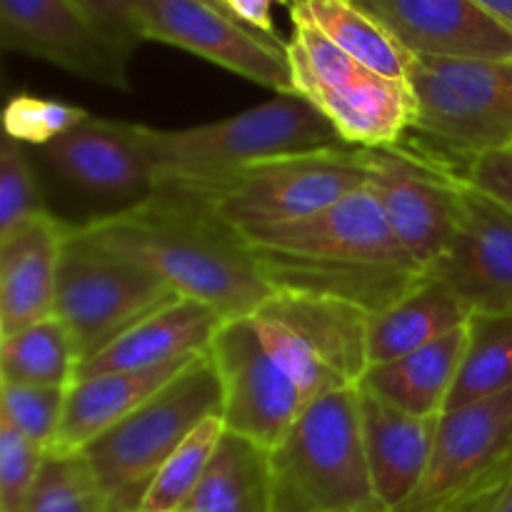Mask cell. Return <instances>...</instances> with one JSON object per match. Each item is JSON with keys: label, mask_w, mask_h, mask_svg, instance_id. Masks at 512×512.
<instances>
[{"label": "cell", "mask_w": 512, "mask_h": 512, "mask_svg": "<svg viewBox=\"0 0 512 512\" xmlns=\"http://www.w3.org/2000/svg\"><path fill=\"white\" fill-rule=\"evenodd\" d=\"M268 353L300 385L308 403L358 388L370 368V313L325 295L275 290L253 315Z\"/></svg>", "instance_id": "obj_7"}, {"label": "cell", "mask_w": 512, "mask_h": 512, "mask_svg": "<svg viewBox=\"0 0 512 512\" xmlns=\"http://www.w3.org/2000/svg\"><path fill=\"white\" fill-rule=\"evenodd\" d=\"M512 488V453L475 488L455 498L440 512H495Z\"/></svg>", "instance_id": "obj_39"}, {"label": "cell", "mask_w": 512, "mask_h": 512, "mask_svg": "<svg viewBox=\"0 0 512 512\" xmlns=\"http://www.w3.org/2000/svg\"><path fill=\"white\" fill-rule=\"evenodd\" d=\"M463 178L475 190L512 210V145L475 158L473 163L465 165Z\"/></svg>", "instance_id": "obj_38"}, {"label": "cell", "mask_w": 512, "mask_h": 512, "mask_svg": "<svg viewBox=\"0 0 512 512\" xmlns=\"http://www.w3.org/2000/svg\"><path fill=\"white\" fill-rule=\"evenodd\" d=\"M473 315H512V210L463 178L458 230L425 270Z\"/></svg>", "instance_id": "obj_13"}, {"label": "cell", "mask_w": 512, "mask_h": 512, "mask_svg": "<svg viewBox=\"0 0 512 512\" xmlns=\"http://www.w3.org/2000/svg\"><path fill=\"white\" fill-rule=\"evenodd\" d=\"M78 230L148 268L183 298L210 305L223 320L248 318L275 293L240 230L170 185Z\"/></svg>", "instance_id": "obj_1"}, {"label": "cell", "mask_w": 512, "mask_h": 512, "mask_svg": "<svg viewBox=\"0 0 512 512\" xmlns=\"http://www.w3.org/2000/svg\"><path fill=\"white\" fill-rule=\"evenodd\" d=\"M208 355L218 375L225 430L265 450L283 443L308 408V398L268 353L250 315L223 320Z\"/></svg>", "instance_id": "obj_9"}, {"label": "cell", "mask_w": 512, "mask_h": 512, "mask_svg": "<svg viewBox=\"0 0 512 512\" xmlns=\"http://www.w3.org/2000/svg\"><path fill=\"white\" fill-rule=\"evenodd\" d=\"M358 408L375 498L393 512L423 480L443 418H415L360 388Z\"/></svg>", "instance_id": "obj_20"}, {"label": "cell", "mask_w": 512, "mask_h": 512, "mask_svg": "<svg viewBox=\"0 0 512 512\" xmlns=\"http://www.w3.org/2000/svg\"><path fill=\"white\" fill-rule=\"evenodd\" d=\"M70 228L43 213L0 240V338L55 315L60 255Z\"/></svg>", "instance_id": "obj_18"}, {"label": "cell", "mask_w": 512, "mask_h": 512, "mask_svg": "<svg viewBox=\"0 0 512 512\" xmlns=\"http://www.w3.org/2000/svg\"><path fill=\"white\" fill-rule=\"evenodd\" d=\"M512 453V390L440 420L428 470L415 493L393 512H440L493 473Z\"/></svg>", "instance_id": "obj_14"}, {"label": "cell", "mask_w": 512, "mask_h": 512, "mask_svg": "<svg viewBox=\"0 0 512 512\" xmlns=\"http://www.w3.org/2000/svg\"><path fill=\"white\" fill-rule=\"evenodd\" d=\"M368 185L395 240L428 270L453 240L463 208V175L403 143L365 150Z\"/></svg>", "instance_id": "obj_10"}, {"label": "cell", "mask_w": 512, "mask_h": 512, "mask_svg": "<svg viewBox=\"0 0 512 512\" xmlns=\"http://www.w3.org/2000/svg\"><path fill=\"white\" fill-rule=\"evenodd\" d=\"M208 3H213V5H218V8H223V5H220V0H208ZM225 10V8H223Z\"/></svg>", "instance_id": "obj_43"}, {"label": "cell", "mask_w": 512, "mask_h": 512, "mask_svg": "<svg viewBox=\"0 0 512 512\" xmlns=\"http://www.w3.org/2000/svg\"><path fill=\"white\" fill-rule=\"evenodd\" d=\"M48 450L0 418V512H23Z\"/></svg>", "instance_id": "obj_36"}, {"label": "cell", "mask_w": 512, "mask_h": 512, "mask_svg": "<svg viewBox=\"0 0 512 512\" xmlns=\"http://www.w3.org/2000/svg\"><path fill=\"white\" fill-rule=\"evenodd\" d=\"M410 53L512 60V30L475 0H353Z\"/></svg>", "instance_id": "obj_16"}, {"label": "cell", "mask_w": 512, "mask_h": 512, "mask_svg": "<svg viewBox=\"0 0 512 512\" xmlns=\"http://www.w3.org/2000/svg\"><path fill=\"white\" fill-rule=\"evenodd\" d=\"M180 293L143 265L85 238L73 225L63 243L55 315L73 338L78 365Z\"/></svg>", "instance_id": "obj_8"}, {"label": "cell", "mask_w": 512, "mask_h": 512, "mask_svg": "<svg viewBox=\"0 0 512 512\" xmlns=\"http://www.w3.org/2000/svg\"><path fill=\"white\" fill-rule=\"evenodd\" d=\"M495 512H512V488H510V493L505 495V500L498 505V510H495Z\"/></svg>", "instance_id": "obj_42"}, {"label": "cell", "mask_w": 512, "mask_h": 512, "mask_svg": "<svg viewBox=\"0 0 512 512\" xmlns=\"http://www.w3.org/2000/svg\"><path fill=\"white\" fill-rule=\"evenodd\" d=\"M483 10H488L495 20L512 30V0H475Z\"/></svg>", "instance_id": "obj_41"}, {"label": "cell", "mask_w": 512, "mask_h": 512, "mask_svg": "<svg viewBox=\"0 0 512 512\" xmlns=\"http://www.w3.org/2000/svg\"><path fill=\"white\" fill-rule=\"evenodd\" d=\"M0 43L88 83L130 90L128 60L100 38L73 0H0Z\"/></svg>", "instance_id": "obj_15"}, {"label": "cell", "mask_w": 512, "mask_h": 512, "mask_svg": "<svg viewBox=\"0 0 512 512\" xmlns=\"http://www.w3.org/2000/svg\"><path fill=\"white\" fill-rule=\"evenodd\" d=\"M240 235L258 253L423 270L395 240L370 185L353 190L313 215L290 223L240 228Z\"/></svg>", "instance_id": "obj_12"}, {"label": "cell", "mask_w": 512, "mask_h": 512, "mask_svg": "<svg viewBox=\"0 0 512 512\" xmlns=\"http://www.w3.org/2000/svg\"><path fill=\"white\" fill-rule=\"evenodd\" d=\"M410 133L425 155L463 175L465 165L512 145V60L415 55Z\"/></svg>", "instance_id": "obj_4"}, {"label": "cell", "mask_w": 512, "mask_h": 512, "mask_svg": "<svg viewBox=\"0 0 512 512\" xmlns=\"http://www.w3.org/2000/svg\"><path fill=\"white\" fill-rule=\"evenodd\" d=\"M285 55L293 90L300 98H308L318 90L358 83L373 73L335 45L318 25L303 18H293V38L285 43Z\"/></svg>", "instance_id": "obj_30"}, {"label": "cell", "mask_w": 512, "mask_h": 512, "mask_svg": "<svg viewBox=\"0 0 512 512\" xmlns=\"http://www.w3.org/2000/svg\"><path fill=\"white\" fill-rule=\"evenodd\" d=\"M305 100L323 113L340 143L350 148H395L415 125V95L408 80L383 78L378 73L343 88L318 90Z\"/></svg>", "instance_id": "obj_23"}, {"label": "cell", "mask_w": 512, "mask_h": 512, "mask_svg": "<svg viewBox=\"0 0 512 512\" xmlns=\"http://www.w3.org/2000/svg\"><path fill=\"white\" fill-rule=\"evenodd\" d=\"M48 213L23 145L3 138L0 145V240L38 215Z\"/></svg>", "instance_id": "obj_35"}, {"label": "cell", "mask_w": 512, "mask_h": 512, "mask_svg": "<svg viewBox=\"0 0 512 512\" xmlns=\"http://www.w3.org/2000/svg\"><path fill=\"white\" fill-rule=\"evenodd\" d=\"M293 18L318 25L335 45L373 73L408 80L415 53H410L380 20L353 0H293Z\"/></svg>", "instance_id": "obj_27"}, {"label": "cell", "mask_w": 512, "mask_h": 512, "mask_svg": "<svg viewBox=\"0 0 512 512\" xmlns=\"http://www.w3.org/2000/svg\"><path fill=\"white\" fill-rule=\"evenodd\" d=\"M278 3H290V0H220V5L233 18H238L240 23H245L248 28L258 30L260 35L273 40H280L278 33H275L273 20V8Z\"/></svg>", "instance_id": "obj_40"}, {"label": "cell", "mask_w": 512, "mask_h": 512, "mask_svg": "<svg viewBox=\"0 0 512 512\" xmlns=\"http://www.w3.org/2000/svg\"><path fill=\"white\" fill-rule=\"evenodd\" d=\"M75 370L73 338L58 315L0 338V383L68 388Z\"/></svg>", "instance_id": "obj_28"}, {"label": "cell", "mask_w": 512, "mask_h": 512, "mask_svg": "<svg viewBox=\"0 0 512 512\" xmlns=\"http://www.w3.org/2000/svg\"><path fill=\"white\" fill-rule=\"evenodd\" d=\"M23 512H110L83 453L48 450Z\"/></svg>", "instance_id": "obj_32"}, {"label": "cell", "mask_w": 512, "mask_h": 512, "mask_svg": "<svg viewBox=\"0 0 512 512\" xmlns=\"http://www.w3.org/2000/svg\"><path fill=\"white\" fill-rule=\"evenodd\" d=\"M368 185L363 148L328 145L258 160L208 183H173L233 228L300 220ZM158 188V185H155Z\"/></svg>", "instance_id": "obj_6"}, {"label": "cell", "mask_w": 512, "mask_h": 512, "mask_svg": "<svg viewBox=\"0 0 512 512\" xmlns=\"http://www.w3.org/2000/svg\"><path fill=\"white\" fill-rule=\"evenodd\" d=\"M193 360H178V363L150 370L75 378L68 385L63 420H60L58 438L50 450H58V453L85 450L95 438H100L120 420L143 408L153 395H158L165 385L173 383Z\"/></svg>", "instance_id": "obj_22"}, {"label": "cell", "mask_w": 512, "mask_h": 512, "mask_svg": "<svg viewBox=\"0 0 512 512\" xmlns=\"http://www.w3.org/2000/svg\"><path fill=\"white\" fill-rule=\"evenodd\" d=\"M155 185L208 183L275 155L340 145L333 125L310 100L278 95L213 123L160 130L140 125Z\"/></svg>", "instance_id": "obj_2"}, {"label": "cell", "mask_w": 512, "mask_h": 512, "mask_svg": "<svg viewBox=\"0 0 512 512\" xmlns=\"http://www.w3.org/2000/svg\"><path fill=\"white\" fill-rule=\"evenodd\" d=\"M48 160L75 188L105 198L143 200L153 190V165L140 123L88 118L45 148Z\"/></svg>", "instance_id": "obj_17"}, {"label": "cell", "mask_w": 512, "mask_h": 512, "mask_svg": "<svg viewBox=\"0 0 512 512\" xmlns=\"http://www.w3.org/2000/svg\"><path fill=\"white\" fill-rule=\"evenodd\" d=\"M225 435L220 415L203 420L185 443L170 455L163 468L155 473L153 483L145 490L138 512H180L193 498L195 488L203 480L215 450Z\"/></svg>", "instance_id": "obj_31"}, {"label": "cell", "mask_w": 512, "mask_h": 512, "mask_svg": "<svg viewBox=\"0 0 512 512\" xmlns=\"http://www.w3.org/2000/svg\"><path fill=\"white\" fill-rule=\"evenodd\" d=\"M145 40L173 45L278 95H295L288 55L208 0H138Z\"/></svg>", "instance_id": "obj_11"}, {"label": "cell", "mask_w": 512, "mask_h": 512, "mask_svg": "<svg viewBox=\"0 0 512 512\" xmlns=\"http://www.w3.org/2000/svg\"><path fill=\"white\" fill-rule=\"evenodd\" d=\"M268 460L273 512H383L365 458L358 388L308 403Z\"/></svg>", "instance_id": "obj_3"}, {"label": "cell", "mask_w": 512, "mask_h": 512, "mask_svg": "<svg viewBox=\"0 0 512 512\" xmlns=\"http://www.w3.org/2000/svg\"><path fill=\"white\" fill-rule=\"evenodd\" d=\"M180 512H273L268 450L225 430L203 480Z\"/></svg>", "instance_id": "obj_26"}, {"label": "cell", "mask_w": 512, "mask_h": 512, "mask_svg": "<svg viewBox=\"0 0 512 512\" xmlns=\"http://www.w3.org/2000/svg\"><path fill=\"white\" fill-rule=\"evenodd\" d=\"M470 315L473 313L460 303V298L448 285L425 273V278L398 303L370 315V365L388 363V360L425 348L443 335L468 325Z\"/></svg>", "instance_id": "obj_25"}, {"label": "cell", "mask_w": 512, "mask_h": 512, "mask_svg": "<svg viewBox=\"0 0 512 512\" xmlns=\"http://www.w3.org/2000/svg\"><path fill=\"white\" fill-rule=\"evenodd\" d=\"M213 415H220V385L205 353L143 408L80 450L103 488L110 512H138L165 460Z\"/></svg>", "instance_id": "obj_5"}, {"label": "cell", "mask_w": 512, "mask_h": 512, "mask_svg": "<svg viewBox=\"0 0 512 512\" xmlns=\"http://www.w3.org/2000/svg\"><path fill=\"white\" fill-rule=\"evenodd\" d=\"M253 253L273 290H295V293L345 300L370 315L398 303L425 278V270L403 268V265L328 263V260L290 258V255L258 253V250Z\"/></svg>", "instance_id": "obj_21"}, {"label": "cell", "mask_w": 512, "mask_h": 512, "mask_svg": "<svg viewBox=\"0 0 512 512\" xmlns=\"http://www.w3.org/2000/svg\"><path fill=\"white\" fill-rule=\"evenodd\" d=\"M465 345L468 325L403 358L370 365L358 388L415 418H443L458 380Z\"/></svg>", "instance_id": "obj_24"}, {"label": "cell", "mask_w": 512, "mask_h": 512, "mask_svg": "<svg viewBox=\"0 0 512 512\" xmlns=\"http://www.w3.org/2000/svg\"><path fill=\"white\" fill-rule=\"evenodd\" d=\"M220 323L223 318L210 305L180 295L178 300L125 330L108 348L83 360L75 370V378L150 370L178 360H193L208 353Z\"/></svg>", "instance_id": "obj_19"}, {"label": "cell", "mask_w": 512, "mask_h": 512, "mask_svg": "<svg viewBox=\"0 0 512 512\" xmlns=\"http://www.w3.org/2000/svg\"><path fill=\"white\" fill-rule=\"evenodd\" d=\"M68 388L0 383V418L43 450L53 448L65 410Z\"/></svg>", "instance_id": "obj_34"}, {"label": "cell", "mask_w": 512, "mask_h": 512, "mask_svg": "<svg viewBox=\"0 0 512 512\" xmlns=\"http://www.w3.org/2000/svg\"><path fill=\"white\" fill-rule=\"evenodd\" d=\"M73 5L125 60L145 40L138 0H73Z\"/></svg>", "instance_id": "obj_37"}, {"label": "cell", "mask_w": 512, "mask_h": 512, "mask_svg": "<svg viewBox=\"0 0 512 512\" xmlns=\"http://www.w3.org/2000/svg\"><path fill=\"white\" fill-rule=\"evenodd\" d=\"M508 390H512V315H470L468 345L445 413Z\"/></svg>", "instance_id": "obj_29"}, {"label": "cell", "mask_w": 512, "mask_h": 512, "mask_svg": "<svg viewBox=\"0 0 512 512\" xmlns=\"http://www.w3.org/2000/svg\"><path fill=\"white\" fill-rule=\"evenodd\" d=\"M88 115V110L63 103V100L18 93L5 103V138L18 140L20 145L48 148L55 140L68 135L73 128H78Z\"/></svg>", "instance_id": "obj_33"}]
</instances>
